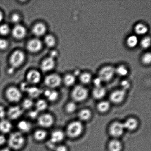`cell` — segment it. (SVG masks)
Listing matches in <instances>:
<instances>
[{"instance_id": "obj_1", "label": "cell", "mask_w": 151, "mask_h": 151, "mask_svg": "<svg viewBox=\"0 0 151 151\" xmlns=\"http://www.w3.org/2000/svg\"><path fill=\"white\" fill-rule=\"evenodd\" d=\"M26 139L23 134L20 132H15L10 134L8 140L10 149L17 150H20L24 146Z\"/></svg>"}, {"instance_id": "obj_2", "label": "cell", "mask_w": 151, "mask_h": 151, "mask_svg": "<svg viewBox=\"0 0 151 151\" xmlns=\"http://www.w3.org/2000/svg\"><path fill=\"white\" fill-rule=\"evenodd\" d=\"M83 126L79 121H76L71 122L66 128V134L71 138H75L79 136L82 132Z\"/></svg>"}, {"instance_id": "obj_3", "label": "cell", "mask_w": 151, "mask_h": 151, "mask_svg": "<svg viewBox=\"0 0 151 151\" xmlns=\"http://www.w3.org/2000/svg\"><path fill=\"white\" fill-rule=\"evenodd\" d=\"M5 96L7 100L12 103H17L22 98V91L14 87H10L5 91Z\"/></svg>"}, {"instance_id": "obj_4", "label": "cell", "mask_w": 151, "mask_h": 151, "mask_svg": "<svg viewBox=\"0 0 151 151\" xmlns=\"http://www.w3.org/2000/svg\"><path fill=\"white\" fill-rule=\"evenodd\" d=\"M88 95V91L85 87L81 85L75 87L72 92V96L76 101H81L85 100Z\"/></svg>"}, {"instance_id": "obj_5", "label": "cell", "mask_w": 151, "mask_h": 151, "mask_svg": "<svg viewBox=\"0 0 151 151\" xmlns=\"http://www.w3.org/2000/svg\"><path fill=\"white\" fill-rule=\"evenodd\" d=\"M54 118L52 115L45 113L39 115L37 122L40 126L44 128H49L52 126L54 123Z\"/></svg>"}, {"instance_id": "obj_6", "label": "cell", "mask_w": 151, "mask_h": 151, "mask_svg": "<svg viewBox=\"0 0 151 151\" xmlns=\"http://www.w3.org/2000/svg\"><path fill=\"white\" fill-rule=\"evenodd\" d=\"M115 72V69L112 66H104L99 72V78L101 81H109L113 78Z\"/></svg>"}, {"instance_id": "obj_7", "label": "cell", "mask_w": 151, "mask_h": 151, "mask_svg": "<svg viewBox=\"0 0 151 151\" xmlns=\"http://www.w3.org/2000/svg\"><path fill=\"white\" fill-rule=\"evenodd\" d=\"M45 85L51 88H57L60 85L61 79L59 76L56 74L48 75L45 79Z\"/></svg>"}, {"instance_id": "obj_8", "label": "cell", "mask_w": 151, "mask_h": 151, "mask_svg": "<svg viewBox=\"0 0 151 151\" xmlns=\"http://www.w3.org/2000/svg\"><path fill=\"white\" fill-rule=\"evenodd\" d=\"M24 55L20 51H16L13 53L10 58V63L14 67H17L23 63Z\"/></svg>"}, {"instance_id": "obj_9", "label": "cell", "mask_w": 151, "mask_h": 151, "mask_svg": "<svg viewBox=\"0 0 151 151\" xmlns=\"http://www.w3.org/2000/svg\"><path fill=\"white\" fill-rule=\"evenodd\" d=\"M124 129L123 124L118 122H115L111 125L109 133L113 137H118L122 135Z\"/></svg>"}, {"instance_id": "obj_10", "label": "cell", "mask_w": 151, "mask_h": 151, "mask_svg": "<svg viewBox=\"0 0 151 151\" xmlns=\"http://www.w3.org/2000/svg\"><path fill=\"white\" fill-rule=\"evenodd\" d=\"M23 112V109L18 106H13L9 108L6 112L10 119L15 120L21 116Z\"/></svg>"}, {"instance_id": "obj_11", "label": "cell", "mask_w": 151, "mask_h": 151, "mask_svg": "<svg viewBox=\"0 0 151 151\" xmlns=\"http://www.w3.org/2000/svg\"><path fill=\"white\" fill-rule=\"evenodd\" d=\"M125 90L124 89L117 90L114 91L110 96V99L115 103H119L122 102L125 98Z\"/></svg>"}, {"instance_id": "obj_12", "label": "cell", "mask_w": 151, "mask_h": 151, "mask_svg": "<svg viewBox=\"0 0 151 151\" xmlns=\"http://www.w3.org/2000/svg\"><path fill=\"white\" fill-rule=\"evenodd\" d=\"M65 134L63 131L57 130L53 131L50 136V142L55 145L63 141L65 138Z\"/></svg>"}, {"instance_id": "obj_13", "label": "cell", "mask_w": 151, "mask_h": 151, "mask_svg": "<svg viewBox=\"0 0 151 151\" xmlns=\"http://www.w3.org/2000/svg\"><path fill=\"white\" fill-rule=\"evenodd\" d=\"M42 44L40 40L38 39H34L29 41L27 44V49L32 52H37L42 48Z\"/></svg>"}, {"instance_id": "obj_14", "label": "cell", "mask_w": 151, "mask_h": 151, "mask_svg": "<svg viewBox=\"0 0 151 151\" xmlns=\"http://www.w3.org/2000/svg\"><path fill=\"white\" fill-rule=\"evenodd\" d=\"M41 76L39 72L36 70L31 71L27 76V79L28 82L31 84L38 83L40 81Z\"/></svg>"}, {"instance_id": "obj_15", "label": "cell", "mask_w": 151, "mask_h": 151, "mask_svg": "<svg viewBox=\"0 0 151 151\" xmlns=\"http://www.w3.org/2000/svg\"><path fill=\"white\" fill-rule=\"evenodd\" d=\"M12 34L13 37L16 39H22L26 36V29L21 25H17L13 28Z\"/></svg>"}, {"instance_id": "obj_16", "label": "cell", "mask_w": 151, "mask_h": 151, "mask_svg": "<svg viewBox=\"0 0 151 151\" xmlns=\"http://www.w3.org/2000/svg\"><path fill=\"white\" fill-rule=\"evenodd\" d=\"M55 62L54 58L52 57L45 59L41 64V68L44 71H49L54 68Z\"/></svg>"}, {"instance_id": "obj_17", "label": "cell", "mask_w": 151, "mask_h": 151, "mask_svg": "<svg viewBox=\"0 0 151 151\" xmlns=\"http://www.w3.org/2000/svg\"><path fill=\"white\" fill-rule=\"evenodd\" d=\"M12 128V125L9 121L3 119L0 121V132L3 134L10 132Z\"/></svg>"}, {"instance_id": "obj_18", "label": "cell", "mask_w": 151, "mask_h": 151, "mask_svg": "<svg viewBox=\"0 0 151 151\" xmlns=\"http://www.w3.org/2000/svg\"><path fill=\"white\" fill-rule=\"evenodd\" d=\"M17 127L21 133H27L30 131L32 126L30 122L26 120H22L17 124Z\"/></svg>"}, {"instance_id": "obj_19", "label": "cell", "mask_w": 151, "mask_h": 151, "mask_svg": "<svg viewBox=\"0 0 151 151\" xmlns=\"http://www.w3.org/2000/svg\"><path fill=\"white\" fill-rule=\"evenodd\" d=\"M44 94L47 99L51 102L56 101L58 98V93L55 90L47 89L44 91Z\"/></svg>"}, {"instance_id": "obj_20", "label": "cell", "mask_w": 151, "mask_h": 151, "mask_svg": "<svg viewBox=\"0 0 151 151\" xmlns=\"http://www.w3.org/2000/svg\"><path fill=\"white\" fill-rule=\"evenodd\" d=\"M123 125L125 129L129 130H133L137 128L138 122L135 118H130L124 123Z\"/></svg>"}, {"instance_id": "obj_21", "label": "cell", "mask_w": 151, "mask_h": 151, "mask_svg": "<svg viewBox=\"0 0 151 151\" xmlns=\"http://www.w3.org/2000/svg\"><path fill=\"white\" fill-rule=\"evenodd\" d=\"M46 29L45 25L42 23H38L35 25L32 29L33 33L37 36H42L45 33Z\"/></svg>"}, {"instance_id": "obj_22", "label": "cell", "mask_w": 151, "mask_h": 151, "mask_svg": "<svg viewBox=\"0 0 151 151\" xmlns=\"http://www.w3.org/2000/svg\"><path fill=\"white\" fill-rule=\"evenodd\" d=\"M47 136V133L45 130L38 129L33 134L34 139L38 142H42L45 139Z\"/></svg>"}, {"instance_id": "obj_23", "label": "cell", "mask_w": 151, "mask_h": 151, "mask_svg": "<svg viewBox=\"0 0 151 151\" xmlns=\"http://www.w3.org/2000/svg\"><path fill=\"white\" fill-rule=\"evenodd\" d=\"M134 31L137 35H146L148 31L147 26L143 23H138L136 25Z\"/></svg>"}, {"instance_id": "obj_24", "label": "cell", "mask_w": 151, "mask_h": 151, "mask_svg": "<svg viewBox=\"0 0 151 151\" xmlns=\"http://www.w3.org/2000/svg\"><path fill=\"white\" fill-rule=\"evenodd\" d=\"M139 42V40L135 35H131L127 38L126 44L129 48H133L137 47Z\"/></svg>"}, {"instance_id": "obj_25", "label": "cell", "mask_w": 151, "mask_h": 151, "mask_svg": "<svg viewBox=\"0 0 151 151\" xmlns=\"http://www.w3.org/2000/svg\"><path fill=\"white\" fill-rule=\"evenodd\" d=\"M109 151H121L122 149V145L119 140H112L109 142Z\"/></svg>"}, {"instance_id": "obj_26", "label": "cell", "mask_w": 151, "mask_h": 151, "mask_svg": "<svg viewBox=\"0 0 151 151\" xmlns=\"http://www.w3.org/2000/svg\"><path fill=\"white\" fill-rule=\"evenodd\" d=\"M93 95L97 99H100L104 97L106 93V90L101 86L96 87L93 91Z\"/></svg>"}, {"instance_id": "obj_27", "label": "cell", "mask_w": 151, "mask_h": 151, "mask_svg": "<svg viewBox=\"0 0 151 151\" xmlns=\"http://www.w3.org/2000/svg\"><path fill=\"white\" fill-rule=\"evenodd\" d=\"M48 107V104L45 100L40 99L35 103V109L38 112H42L45 111Z\"/></svg>"}, {"instance_id": "obj_28", "label": "cell", "mask_w": 151, "mask_h": 151, "mask_svg": "<svg viewBox=\"0 0 151 151\" xmlns=\"http://www.w3.org/2000/svg\"><path fill=\"white\" fill-rule=\"evenodd\" d=\"M31 97L35 98L38 97L42 93L40 89L35 87H29L27 91Z\"/></svg>"}, {"instance_id": "obj_29", "label": "cell", "mask_w": 151, "mask_h": 151, "mask_svg": "<svg viewBox=\"0 0 151 151\" xmlns=\"http://www.w3.org/2000/svg\"><path fill=\"white\" fill-rule=\"evenodd\" d=\"M91 116V112L88 109H84L81 110L78 114V116L81 120H88Z\"/></svg>"}, {"instance_id": "obj_30", "label": "cell", "mask_w": 151, "mask_h": 151, "mask_svg": "<svg viewBox=\"0 0 151 151\" xmlns=\"http://www.w3.org/2000/svg\"><path fill=\"white\" fill-rule=\"evenodd\" d=\"M110 105L109 102L103 101L100 102L97 106V109L99 111L104 112L109 110Z\"/></svg>"}, {"instance_id": "obj_31", "label": "cell", "mask_w": 151, "mask_h": 151, "mask_svg": "<svg viewBox=\"0 0 151 151\" xmlns=\"http://www.w3.org/2000/svg\"><path fill=\"white\" fill-rule=\"evenodd\" d=\"M75 78L73 75L70 74L67 75L64 78V83L66 86H71L73 85L75 81Z\"/></svg>"}, {"instance_id": "obj_32", "label": "cell", "mask_w": 151, "mask_h": 151, "mask_svg": "<svg viewBox=\"0 0 151 151\" xmlns=\"http://www.w3.org/2000/svg\"><path fill=\"white\" fill-rule=\"evenodd\" d=\"M80 81L83 84H87L89 83L91 79V76L88 73L82 74L80 77Z\"/></svg>"}, {"instance_id": "obj_33", "label": "cell", "mask_w": 151, "mask_h": 151, "mask_svg": "<svg viewBox=\"0 0 151 151\" xmlns=\"http://www.w3.org/2000/svg\"><path fill=\"white\" fill-rule=\"evenodd\" d=\"M140 45L142 48L144 49L148 48L151 45V39L149 37H146L142 40Z\"/></svg>"}, {"instance_id": "obj_34", "label": "cell", "mask_w": 151, "mask_h": 151, "mask_svg": "<svg viewBox=\"0 0 151 151\" xmlns=\"http://www.w3.org/2000/svg\"><path fill=\"white\" fill-rule=\"evenodd\" d=\"M115 72L121 76H124L126 75L128 73V70L125 66L121 65L115 69Z\"/></svg>"}, {"instance_id": "obj_35", "label": "cell", "mask_w": 151, "mask_h": 151, "mask_svg": "<svg viewBox=\"0 0 151 151\" xmlns=\"http://www.w3.org/2000/svg\"><path fill=\"white\" fill-rule=\"evenodd\" d=\"M34 105L33 101L30 99H26L23 100L22 103L23 109H29L32 107Z\"/></svg>"}, {"instance_id": "obj_36", "label": "cell", "mask_w": 151, "mask_h": 151, "mask_svg": "<svg viewBox=\"0 0 151 151\" xmlns=\"http://www.w3.org/2000/svg\"><path fill=\"white\" fill-rule=\"evenodd\" d=\"M45 42L47 46L51 47L54 46L55 44V40L52 35H48L45 37Z\"/></svg>"}, {"instance_id": "obj_37", "label": "cell", "mask_w": 151, "mask_h": 151, "mask_svg": "<svg viewBox=\"0 0 151 151\" xmlns=\"http://www.w3.org/2000/svg\"><path fill=\"white\" fill-rule=\"evenodd\" d=\"M76 105L73 102H70L66 105V110L68 113H72L75 111L76 109Z\"/></svg>"}, {"instance_id": "obj_38", "label": "cell", "mask_w": 151, "mask_h": 151, "mask_svg": "<svg viewBox=\"0 0 151 151\" xmlns=\"http://www.w3.org/2000/svg\"><path fill=\"white\" fill-rule=\"evenodd\" d=\"M142 63L143 64L147 65L150 64L151 55L150 53H146L142 56Z\"/></svg>"}, {"instance_id": "obj_39", "label": "cell", "mask_w": 151, "mask_h": 151, "mask_svg": "<svg viewBox=\"0 0 151 151\" xmlns=\"http://www.w3.org/2000/svg\"><path fill=\"white\" fill-rule=\"evenodd\" d=\"M10 29L8 26L6 24H3L0 26V34L5 35L9 32Z\"/></svg>"}, {"instance_id": "obj_40", "label": "cell", "mask_w": 151, "mask_h": 151, "mask_svg": "<svg viewBox=\"0 0 151 151\" xmlns=\"http://www.w3.org/2000/svg\"><path fill=\"white\" fill-rule=\"evenodd\" d=\"M39 112L36 109L35 110L31 111L29 112V116L31 119H35V118H38L39 116Z\"/></svg>"}, {"instance_id": "obj_41", "label": "cell", "mask_w": 151, "mask_h": 151, "mask_svg": "<svg viewBox=\"0 0 151 151\" xmlns=\"http://www.w3.org/2000/svg\"><path fill=\"white\" fill-rule=\"evenodd\" d=\"M8 43L6 40L4 39H0V50L6 49L8 46Z\"/></svg>"}, {"instance_id": "obj_42", "label": "cell", "mask_w": 151, "mask_h": 151, "mask_svg": "<svg viewBox=\"0 0 151 151\" xmlns=\"http://www.w3.org/2000/svg\"><path fill=\"white\" fill-rule=\"evenodd\" d=\"M6 114L4 108L3 106H0V119L2 120Z\"/></svg>"}, {"instance_id": "obj_43", "label": "cell", "mask_w": 151, "mask_h": 151, "mask_svg": "<svg viewBox=\"0 0 151 151\" xmlns=\"http://www.w3.org/2000/svg\"><path fill=\"white\" fill-rule=\"evenodd\" d=\"M55 151H68V149L67 147L63 145H60L56 146L55 149Z\"/></svg>"}, {"instance_id": "obj_44", "label": "cell", "mask_w": 151, "mask_h": 151, "mask_svg": "<svg viewBox=\"0 0 151 151\" xmlns=\"http://www.w3.org/2000/svg\"><path fill=\"white\" fill-rule=\"evenodd\" d=\"M20 18L18 14H13L12 17V20L13 23H17L20 20Z\"/></svg>"}, {"instance_id": "obj_45", "label": "cell", "mask_w": 151, "mask_h": 151, "mask_svg": "<svg viewBox=\"0 0 151 151\" xmlns=\"http://www.w3.org/2000/svg\"><path fill=\"white\" fill-rule=\"evenodd\" d=\"M6 142V139L4 135L0 134V146H2L5 144Z\"/></svg>"}, {"instance_id": "obj_46", "label": "cell", "mask_w": 151, "mask_h": 151, "mask_svg": "<svg viewBox=\"0 0 151 151\" xmlns=\"http://www.w3.org/2000/svg\"><path fill=\"white\" fill-rule=\"evenodd\" d=\"M122 84L123 86L124 87V90H125L126 88H128V87L129 86V84L128 83L125 82V81L123 82Z\"/></svg>"}, {"instance_id": "obj_47", "label": "cell", "mask_w": 151, "mask_h": 151, "mask_svg": "<svg viewBox=\"0 0 151 151\" xmlns=\"http://www.w3.org/2000/svg\"><path fill=\"white\" fill-rule=\"evenodd\" d=\"M0 151H11L9 148H4L1 149V150H0Z\"/></svg>"}, {"instance_id": "obj_48", "label": "cell", "mask_w": 151, "mask_h": 151, "mask_svg": "<svg viewBox=\"0 0 151 151\" xmlns=\"http://www.w3.org/2000/svg\"><path fill=\"white\" fill-rule=\"evenodd\" d=\"M3 15L2 13L1 12H0V22L2 21L3 19Z\"/></svg>"}]
</instances>
